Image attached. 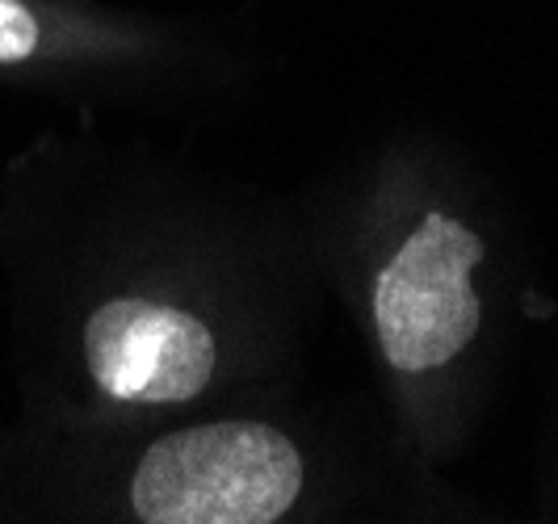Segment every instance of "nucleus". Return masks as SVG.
Here are the masks:
<instances>
[{"instance_id":"1","label":"nucleus","mask_w":558,"mask_h":524,"mask_svg":"<svg viewBox=\"0 0 558 524\" xmlns=\"http://www.w3.org/2000/svg\"><path fill=\"white\" fill-rule=\"evenodd\" d=\"M307 483L299 444L260 419L168 432L131 474V512L147 524H274Z\"/></svg>"},{"instance_id":"2","label":"nucleus","mask_w":558,"mask_h":524,"mask_svg":"<svg viewBox=\"0 0 558 524\" xmlns=\"http://www.w3.org/2000/svg\"><path fill=\"white\" fill-rule=\"evenodd\" d=\"M487 244L471 222L428 210L374 277L369 315L383 361L403 378L437 374L471 349L483 328L475 273Z\"/></svg>"},{"instance_id":"3","label":"nucleus","mask_w":558,"mask_h":524,"mask_svg":"<svg viewBox=\"0 0 558 524\" xmlns=\"http://www.w3.org/2000/svg\"><path fill=\"white\" fill-rule=\"evenodd\" d=\"M88 378L118 403L181 407L215 382L219 340L185 306L110 298L84 319Z\"/></svg>"},{"instance_id":"4","label":"nucleus","mask_w":558,"mask_h":524,"mask_svg":"<svg viewBox=\"0 0 558 524\" xmlns=\"http://www.w3.org/2000/svg\"><path fill=\"white\" fill-rule=\"evenodd\" d=\"M38 17L22 0H0V63H22L38 51Z\"/></svg>"}]
</instances>
